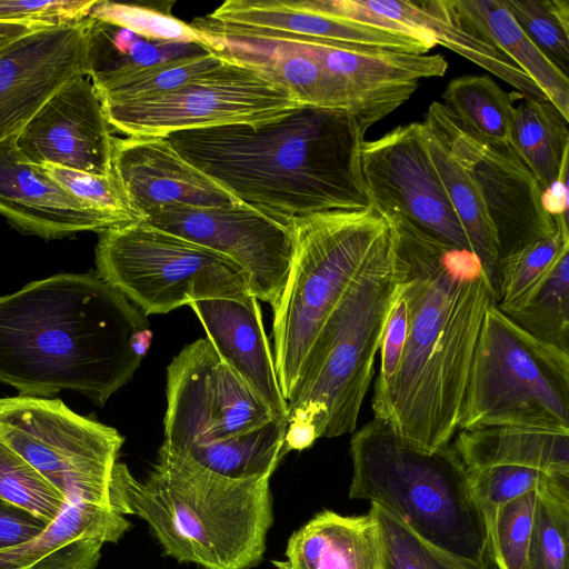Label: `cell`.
<instances>
[{"mask_svg": "<svg viewBox=\"0 0 569 569\" xmlns=\"http://www.w3.org/2000/svg\"><path fill=\"white\" fill-rule=\"evenodd\" d=\"M423 124L475 181L496 232L499 260L557 231L545 190L512 143L482 142L439 101L430 104Z\"/></svg>", "mask_w": 569, "mask_h": 569, "instance_id": "obj_13", "label": "cell"}, {"mask_svg": "<svg viewBox=\"0 0 569 569\" xmlns=\"http://www.w3.org/2000/svg\"><path fill=\"white\" fill-rule=\"evenodd\" d=\"M102 103L112 129L127 137H167L184 130L258 124L301 106L266 76L231 62L168 92Z\"/></svg>", "mask_w": 569, "mask_h": 569, "instance_id": "obj_11", "label": "cell"}, {"mask_svg": "<svg viewBox=\"0 0 569 569\" xmlns=\"http://www.w3.org/2000/svg\"><path fill=\"white\" fill-rule=\"evenodd\" d=\"M97 0H0V22L60 27L86 20Z\"/></svg>", "mask_w": 569, "mask_h": 569, "instance_id": "obj_45", "label": "cell"}, {"mask_svg": "<svg viewBox=\"0 0 569 569\" xmlns=\"http://www.w3.org/2000/svg\"><path fill=\"white\" fill-rule=\"evenodd\" d=\"M148 316L97 273H59L0 297V382L72 390L102 407L147 356Z\"/></svg>", "mask_w": 569, "mask_h": 569, "instance_id": "obj_2", "label": "cell"}, {"mask_svg": "<svg viewBox=\"0 0 569 569\" xmlns=\"http://www.w3.org/2000/svg\"><path fill=\"white\" fill-rule=\"evenodd\" d=\"M146 221L217 251L248 274L252 295L273 308L289 274L293 233L290 221L248 204L164 207Z\"/></svg>", "mask_w": 569, "mask_h": 569, "instance_id": "obj_15", "label": "cell"}, {"mask_svg": "<svg viewBox=\"0 0 569 569\" xmlns=\"http://www.w3.org/2000/svg\"><path fill=\"white\" fill-rule=\"evenodd\" d=\"M271 476L230 479L163 446L138 480L116 462L111 508L149 526L166 556L204 569H250L263 560L273 523Z\"/></svg>", "mask_w": 569, "mask_h": 569, "instance_id": "obj_4", "label": "cell"}, {"mask_svg": "<svg viewBox=\"0 0 569 569\" xmlns=\"http://www.w3.org/2000/svg\"><path fill=\"white\" fill-rule=\"evenodd\" d=\"M370 13L397 24L428 32L437 42L535 100H547L538 86L507 56L465 29L448 0H358ZM548 101V100H547Z\"/></svg>", "mask_w": 569, "mask_h": 569, "instance_id": "obj_25", "label": "cell"}, {"mask_svg": "<svg viewBox=\"0 0 569 569\" xmlns=\"http://www.w3.org/2000/svg\"><path fill=\"white\" fill-rule=\"evenodd\" d=\"M426 136L432 162L466 231L471 250L496 287L499 247L480 192L468 171L427 128Z\"/></svg>", "mask_w": 569, "mask_h": 569, "instance_id": "obj_32", "label": "cell"}, {"mask_svg": "<svg viewBox=\"0 0 569 569\" xmlns=\"http://www.w3.org/2000/svg\"><path fill=\"white\" fill-rule=\"evenodd\" d=\"M496 426L569 432V352L531 336L492 305L475 349L458 429Z\"/></svg>", "mask_w": 569, "mask_h": 569, "instance_id": "obj_8", "label": "cell"}, {"mask_svg": "<svg viewBox=\"0 0 569 569\" xmlns=\"http://www.w3.org/2000/svg\"><path fill=\"white\" fill-rule=\"evenodd\" d=\"M0 500L23 508L51 522L66 497L32 466L0 441Z\"/></svg>", "mask_w": 569, "mask_h": 569, "instance_id": "obj_40", "label": "cell"}, {"mask_svg": "<svg viewBox=\"0 0 569 569\" xmlns=\"http://www.w3.org/2000/svg\"><path fill=\"white\" fill-rule=\"evenodd\" d=\"M469 473L488 533L501 506L523 493L537 491L569 497V476L515 466H493Z\"/></svg>", "mask_w": 569, "mask_h": 569, "instance_id": "obj_37", "label": "cell"}, {"mask_svg": "<svg viewBox=\"0 0 569 569\" xmlns=\"http://www.w3.org/2000/svg\"><path fill=\"white\" fill-rule=\"evenodd\" d=\"M49 523L23 508L0 500V551L34 539Z\"/></svg>", "mask_w": 569, "mask_h": 569, "instance_id": "obj_47", "label": "cell"}, {"mask_svg": "<svg viewBox=\"0 0 569 569\" xmlns=\"http://www.w3.org/2000/svg\"><path fill=\"white\" fill-rule=\"evenodd\" d=\"M204 49L226 62L252 69L287 89L301 106L349 111L345 91L306 41L263 37L224 26L208 16L189 23Z\"/></svg>", "mask_w": 569, "mask_h": 569, "instance_id": "obj_20", "label": "cell"}, {"mask_svg": "<svg viewBox=\"0 0 569 569\" xmlns=\"http://www.w3.org/2000/svg\"><path fill=\"white\" fill-rule=\"evenodd\" d=\"M360 162L371 207L421 232L472 252L466 231L432 162L423 122L398 126L363 141Z\"/></svg>", "mask_w": 569, "mask_h": 569, "instance_id": "obj_14", "label": "cell"}, {"mask_svg": "<svg viewBox=\"0 0 569 569\" xmlns=\"http://www.w3.org/2000/svg\"><path fill=\"white\" fill-rule=\"evenodd\" d=\"M507 316L537 339L569 352V250L526 302Z\"/></svg>", "mask_w": 569, "mask_h": 569, "instance_id": "obj_35", "label": "cell"}, {"mask_svg": "<svg viewBox=\"0 0 569 569\" xmlns=\"http://www.w3.org/2000/svg\"><path fill=\"white\" fill-rule=\"evenodd\" d=\"M365 133L347 110L300 106L263 123L164 138L243 203L290 221L371 207L360 162Z\"/></svg>", "mask_w": 569, "mask_h": 569, "instance_id": "obj_3", "label": "cell"}, {"mask_svg": "<svg viewBox=\"0 0 569 569\" xmlns=\"http://www.w3.org/2000/svg\"><path fill=\"white\" fill-rule=\"evenodd\" d=\"M0 441L67 500L111 508L110 482L124 438L60 399L0 398ZM112 509V508H111Z\"/></svg>", "mask_w": 569, "mask_h": 569, "instance_id": "obj_10", "label": "cell"}, {"mask_svg": "<svg viewBox=\"0 0 569 569\" xmlns=\"http://www.w3.org/2000/svg\"><path fill=\"white\" fill-rule=\"evenodd\" d=\"M162 446L180 452L254 429L274 418L207 338L186 345L167 368Z\"/></svg>", "mask_w": 569, "mask_h": 569, "instance_id": "obj_12", "label": "cell"}, {"mask_svg": "<svg viewBox=\"0 0 569 569\" xmlns=\"http://www.w3.org/2000/svg\"><path fill=\"white\" fill-rule=\"evenodd\" d=\"M130 527L111 508L67 500L39 536L0 551V569H94L102 546L117 543Z\"/></svg>", "mask_w": 569, "mask_h": 569, "instance_id": "obj_24", "label": "cell"}, {"mask_svg": "<svg viewBox=\"0 0 569 569\" xmlns=\"http://www.w3.org/2000/svg\"><path fill=\"white\" fill-rule=\"evenodd\" d=\"M460 24L516 63L569 121V78L526 36L502 0H448Z\"/></svg>", "mask_w": 569, "mask_h": 569, "instance_id": "obj_26", "label": "cell"}, {"mask_svg": "<svg viewBox=\"0 0 569 569\" xmlns=\"http://www.w3.org/2000/svg\"><path fill=\"white\" fill-rule=\"evenodd\" d=\"M0 214L17 229L46 239L121 226L72 196L42 166L27 160L16 136L0 142Z\"/></svg>", "mask_w": 569, "mask_h": 569, "instance_id": "obj_21", "label": "cell"}, {"mask_svg": "<svg viewBox=\"0 0 569 569\" xmlns=\"http://www.w3.org/2000/svg\"><path fill=\"white\" fill-rule=\"evenodd\" d=\"M204 51L196 43L150 41L127 29L87 18L86 77L97 91L131 71Z\"/></svg>", "mask_w": 569, "mask_h": 569, "instance_id": "obj_29", "label": "cell"}, {"mask_svg": "<svg viewBox=\"0 0 569 569\" xmlns=\"http://www.w3.org/2000/svg\"><path fill=\"white\" fill-rule=\"evenodd\" d=\"M284 569H379L373 519L317 513L289 538Z\"/></svg>", "mask_w": 569, "mask_h": 569, "instance_id": "obj_27", "label": "cell"}, {"mask_svg": "<svg viewBox=\"0 0 569 569\" xmlns=\"http://www.w3.org/2000/svg\"><path fill=\"white\" fill-rule=\"evenodd\" d=\"M536 47L565 74L569 71V1L502 0Z\"/></svg>", "mask_w": 569, "mask_h": 569, "instance_id": "obj_39", "label": "cell"}, {"mask_svg": "<svg viewBox=\"0 0 569 569\" xmlns=\"http://www.w3.org/2000/svg\"><path fill=\"white\" fill-rule=\"evenodd\" d=\"M226 61L210 51L161 62L120 76L98 91L101 101H121L174 90Z\"/></svg>", "mask_w": 569, "mask_h": 569, "instance_id": "obj_38", "label": "cell"}, {"mask_svg": "<svg viewBox=\"0 0 569 569\" xmlns=\"http://www.w3.org/2000/svg\"><path fill=\"white\" fill-rule=\"evenodd\" d=\"M516 93L505 91L489 76L467 74L452 79L442 94L443 104L461 126L485 143H512Z\"/></svg>", "mask_w": 569, "mask_h": 569, "instance_id": "obj_33", "label": "cell"}, {"mask_svg": "<svg viewBox=\"0 0 569 569\" xmlns=\"http://www.w3.org/2000/svg\"><path fill=\"white\" fill-rule=\"evenodd\" d=\"M41 28L47 27L33 23L0 22V52L3 51L9 44H11L17 39Z\"/></svg>", "mask_w": 569, "mask_h": 569, "instance_id": "obj_48", "label": "cell"}, {"mask_svg": "<svg viewBox=\"0 0 569 569\" xmlns=\"http://www.w3.org/2000/svg\"><path fill=\"white\" fill-rule=\"evenodd\" d=\"M455 450L469 471L515 466L569 476V432L565 431L515 426L461 430Z\"/></svg>", "mask_w": 569, "mask_h": 569, "instance_id": "obj_28", "label": "cell"}, {"mask_svg": "<svg viewBox=\"0 0 569 569\" xmlns=\"http://www.w3.org/2000/svg\"><path fill=\"white\" fill-rule=\"evenodd\" d=\"M349 452L351 499L368 500L441 550L487 567L488 528L455 448L420 446L373 419L353 433Z\"/></svg>", "mask_w": 569, "mask_h": 569, "instance_id": "obj_6", "label": "cell"}, {"mask_svg": "<svg viewBox=\"0 0 569 569\" xmlns=\"http://www.w3.org/2000/svg\"><path fill=\"white\" fill-rule=\"evenodd\" d=\"M385 218L408 331L397 371L373 395V419L412 442L440 448L458 429L485 313L498 295L473 252L442 243L402 218Z\"/></svg>", "mask_w": 569, "mask_h": 569, "instance_id": "obj_1", "label": "cell"}, {"mask_svg": "<svg viewBox=\"0 0 569 569\" xmlns=\"http://www.w3.org/2000/svg\"><path fill=\"white\" fill-rule=\"evenodd\" d=\"M89 18H93L150 40L201 44L199 33L189 24L174 18L169 9L97 0Z\"/></svg>", "mask_w": 569, "mask_h": 569, "instance_id": "obj_42", "label": "cell"}, {"mask_svg": "<svg viewBox=\"0 0 569 569\" xmlns=\"http://www.w3.org/2000/svg\"><path fill=\"white\" fill-rule=\"evenodd\" d=\"M298 39V38H296ZM346 93L349 112L366 132L416 92L419 80L442 77V54H418L381 48H352L301 39Z\"/></svg>", "mask_w": 569, "mask_h": 569, "instance_id": "obj_18", "label": "cell"}, {"mask_svg": "<svg viewBox=\"0 0 569 569\" xmlns=\"http://www.w3.org/2000/svg\"><path fill=\"white\" fill-rule=\"evenodd\" d=\"M398 293L392 233L373 252L312 341L288 403L283 452L353 432Z\"/></svg>", "mask_w": 569, "mask_h": 569, "instance_id": "obj_5", "label": "cell"}, {"mask_svg": "<svg viewBox=\"0 0 569 569\" xmlns=\"http://www.w3.org/2000/svg\"><path fill=\"white\" fill-rule=\"evenodd\" d=\"M42 167L72 196L92 209L114 218L121 224L141 220L131 209L114 173L98 176L54 166Z\"/></svg>", "mask_w": 569, "mask_h": 569, "instance_id": "obj_44", "label": "cell"}, {"mask_svg": "<svg viewBox=\"0 0 569 569\" xmlns=\"http://www.w3.org/2000/svg\"><path fill=\"white\" fill-rule=\"evenodd\" d=\"M87 19L26 34L0 52V142L16 136L63 84L86 76Z\"/></svg>", "mask_w": 569, "mask_h": 569, "instance_id": "obj_17", "label": "cell"}, {"mask_svg": "<svg viewBox=\"0 0 569 569\" xmlns=\"http://www.w3.org/2000/svg\"><path fill=\"white\" fill-rule=\"evenodd\" d=\"M97 274L147 316L193 301L252 296L247 272L230 258L146 220L100 232Z\"/></svg>", "mask_w": 569, "mask_h": 569, "instance_id": "obj_9", "label": "cell"}, {"mask_svg": "<svg viewBox=\"0 0 569 569\" xmlns=\"http://www.w3.org/2000/svg\"><path fill=\"white\" fill-rule=\"evenodd\" d=\"M407 331L408 306L398 284V293L390 310L380 346V368L375 382V395L387 387L397 371L403 352Z\"/></svg>", "mask_w": 569, "mask_h": 569, "instance_id": "obj_46", "label": "cell"}, {"mask_svg": "<svg viewBox=\"0 0 569 569\" xmlns=\"http://www.w3.org/2000/svg\"><path fill=\"white\" fill-rule=\"evenodd\" d=\"M292 260L273 309V358L290 397L319 329L373 252L391 233L372 207L330 210L290 220Z\"/></svg>", "mask_w": 569, "mask_h": 569, "instance_id": "obj_7", "label": "cell"}, {"mask_svg": "<svg viewBox=\"0 0 569 569\" xmlns=\"http://www.w3.org/2000/svg\"><path fill=\"white\" fill-rule=\"evenodd\" d=\"M558 229L498 262L497 307L506 315L520 308L569 250L568 219H556Z\"/></svg>", "mask_w": 569, "mask_h": 569, "instance_id": "obj_34", "label": "cell"}, {"mask_svg": "<svg viewBox=\"0 0 569 569\" xmlns=\"http://www.w3.org/2000/svg\"><path fill=\"white\" fill-rule=\"evenodd\" d=\"M368 513L377 530L379 569H488L433 546L379 506Z\"/></svg>", "mask_w": 569, "mask_h": 569, "instance_id": "obj_36", "label": "cell"}, {"mask_svg": "<svg viewBox=\"0 0 569 569\" xmlns=\"http://www.w3.org/2000/svg\"><path fill=\"white\" fill-rule=\"evenodd\" d=\"M568 122L547 100L523 97L513 108L512 146L543 190L549 189L568 166Z\"/></svg>", "mask_w": 569, "mask_h": 569, "instance_id": "obj_30", "label": "cell"}, {"mask_svg": "<svg viewBox=\"0 0 569 569\" xmlns=\"http://www.w3.org/2000/svg\"><path fill=\"white\" fill-rule=\"evenodd\" d=\"M288 420L268 422L237 436L174 452L230 479L272 476L283 453ZM170 451V450H169ZM172 452V451H171Z\"/></svg>", "mask_w": 569, "mask_h": 569, "instance_id": "obj_31", "label": "cell"}, {"mask_svg": "<svg viewBox=\"0 0 569 569\" xmlns=\"http://www.w3.org/2000/svg\"><path fill=\"white\" fill-rule=\"evenodd\" d=\"M112 169L141 220L170 206L246 204L186 160L164 137L114 138Z\"/></svg>", "mask_w": 569, "mask_h": 569, "instance_id": "obj_19", "label": "cell"}, {"mask_svg": "<svg viewBox=\"0 0 569 569\" xmlns=\"http://www.w3.org/2000/svg\"><path fill=\"white\" fill-rule=\"evenodd\" d=\"M209 18L263 37L317 40L352 48L401 50L403 31L310 11L295 0H228Z\"/></svg>", "mask_w": 569, "mask_h": 569, "instance_id": "obj_22", "label": "cell"}, {"mask_svg": "<svg viewBox=\"0 0 569 569\" xmlns=\"http://www.w3.org/2000/svg\"><path fill=\"white\" fill-rule=\"evenodd\" d=\"M101 98L78 74L54 92L16 134L19 152L38 166L113 173V140Z\"/></svg>", "mask_w": 569, "mask_h": 569, "instance_id": "obj_16", "label": "cell"}, {"mask_svg": "<svg viewBox=\"0 0 569 569\" xmlns=\"http://www.w3.org/2000/svg\"><path fill=\"white\" fill-rule=\"evenodd\" d=\"M569 497L538 493L526 569H569Z\"/></svg>", "mask_w": 569, "mask_h": 569, "instance_id": "obj_41", "label": "cell"}, {"mask_svg": "<svg viewBox=\"0 0 569 569\" xmlns=\"http://www.w3.org/2000/svg\"><path fill=\"white\" fill-rule=\"evenodd\" d=\"M538 493H523L498 510L489 531V549L498 569H526Z\"/></svg>", "mask_w": 569, "mask_h": 569, "instance_id": "obj_43", "label": "cell"}, {"mask_svg": "<svg viewBox=\"0 0 569 569\" xmlns=\"http://www.w3.org/2000/svg\"><path fill=\"white\" fill-rule=\"evenodd\" d=\"M223 361L268 406L276 418L288 420L273 353L264 331L258 299H208L189 305Z\"/></svg>", "mask_w": 569, "mask_h": 569, "instance_id": "obj_23", "label": "cell"}]
</instances>
